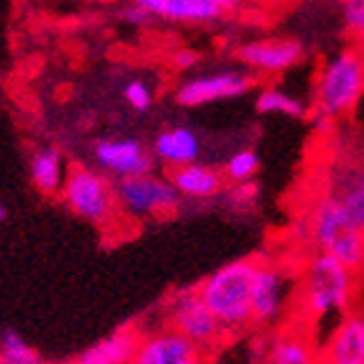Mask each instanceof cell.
<instances>
[{"label":"cell","mask_w":364,"mask_h":364,"mask_svg":"<svg viewBox=\"0 0 364 364\" xmlns=\"http://www.w3.org/2000/svg\"><path fill=\"white\" fill-rule=\"evenodd\" d=\"M328 194L339 201L346 219L354 227L364 230V161L344 166L334 176V188Z\"/></svg>","instance_id":"d6986e66"},{"label":"cell","mask_w":364,"mask_h":364,"mask_svg":"<svg viewBox=\"0 0 364 364\" xmlns=\"http://www.w3.org/2000/svg\"><path fill=\"white\" fill-rule=\"evenodd\" d=\"M323 364H364V314L346 311L318 346Z\"/></svg>","instance_id":"4fadbf2b"},{"label":"cell","mask_w":364,"mask_h":364,"mask_svg":"<svg viewBox=\"0 0 364 364\" xmlns=\"http://www.w3.org/2000/svg\"><path fill=\"white\" fill-rule=\"evenodd\" d=\"M164 323L176 328L201 352H217L219 346L227 341V331L222 323L214 318L209 306L201 301L196 288H183V291L171 293L164 306Z\"/></svg>","instance_id":"8992f818"},{"label":"cell","mask_w":364,"mask_h":364,"mask_svg":"<svg viewBox=\"0 0 364 364\" xmlns=\"http://www.w3.org/2000/svg\"><path fill=\"white\" fill-rule=\"evenodd\" d=\"M6 217V209H3V204H0V219Z\"/></svg>","instance_id":"f546056e"},{"label":"cell","mask_w":364,"mask_h":364,"mask_svg":"<svg viewBox=\"0 0 364 364\" xmlns=\"http://www.w3.org/2000/svg\"><path fill=\"white\" fill-rule=\"evenodd\" d=\"M168 181L173 183L178 196L186 199H214L225 191V176L222 171L204 164H186L178 168H171Z\"/></svg>","instance_id":"ac0fdd59"},{"label":"cell","mask_w":364,"mask_h":364,"mask_svg":"<svg viewBox=\"0 0 364 364\" xmlns=\"http://www.w3.org/2000/svg\"><path fill=\"white\" fill-rule=\"evenodd\" d=\"M227 196V207L235 214H250L257 207V199H260V188L257 183L247 181V183H232L225 191Z\"/></svg>","instance_id":"d4e9b609"},{"label":"cell","mask_w":364,"mask_h":364,"mask_svg":"<svg viewBox=\"0 0 364 364\" xmlns=\"http://www.w3.org/2000/svg\"><path fill=\"white\" fill-rule=\"evenodd\" d=\"M59 196L69 212H74L79 219L90 222L97 230H109L120 219H125L117 207L115 181L92 166H69Z\"/></svg>","instance_id":"277c9868"},{"label":"cell","mask_w":364,"mask_h":364,"mask_svg":"<svg viewBox=\"0 0 364 364\" xmlns=\"http://www.w3.org/2000/svg\"><path fill=\"white\" fill-rule=\"evenodd\" d=\"M257 171H260V158H257V153L250 151V148H240V151H235L227 158L222 176L230 183H247L255 178Z\"/></svg>","instance_id":"7402d4cb"},{"label":"cell","mask_w":364,"mask_h":364,"mask_svg":"<svg viewBox=\"0 0 364 364\" xmlns=\"http://www.w3.org/2000/svg\"><path fill=\"white\" fill-rule=\"evenodd\" d=\"M67 161L64 153L54 146H43L38 151H33L31 156V181L36 186V191H41L43 196H59L61 183L67 178Z\"/></svg>","instance_id":"ffe728a7"},{"label":"cell","mask_w":364,"mask_h":364,"mask_svg":"<svg viewBox=\"0 0 364 364\" xmlns=\"http://www.w3.org/2000/svg\"><path fill=\"white\" fill-rule=\"evenodd\" d=\"M364 97V51L346 46L328 56L316 74L314 112L321 120H334L352 112Z\"/></svg>","instance_id":"3957f363"},{"label":"cell","mask_w":364,"mask_h":364,"mask_svg":"<svg viewBox=\"0 0 364 364\" xmlns=\"http://www.w3.org/2000/svg\"><path fill=\"white\" fill-rule=\"evenodd\" d=\"M117 207L120 214L130 222H148V219H164L178 209L181 196L168 178L156 173H140L133 178L115 181Z\"/></svg>","instance_id":"52a82bcc"},{"label":"cell","mask_w":364,"mask_h":364,"mask_svg":"<svg viewBox=\"0 0 364 364\" xmlns=\"http://www.w3.org/2000/svg\"><path fill=\"white\" fill-rule=\"evenodd\" d=\"M255 77L247 69H219V72L194 74L176 87V102L181 107H204L222 100L242 97L252 90Z\"/></svg>","instance_id":"9c48e42d"},{"label":"cell","mask_w":364,"mask_h":364,"mask_svg":"<svg viewBox=\"0 0 364 364\" xmlns=\"http://www.w3.org/2000/svg\"><path fill=\"white\" fill-rule=\"evenodd\" d=\"M306 56L304 43L293 36H262L242 43L237 59L252 77H280L298 67Z\"/></svg>","instance_id":"30bf717a"},{"label":"cell","mask_w":364,"mask_h":364,"mask_svg":"<svg viewBox=\"0 0 364 364\" xmlns=\"http://www.w3.org/2000/svg\"><path fill=\"white\" fill-rule=\"evenodd\" d=\"M151 21L178 26H209L227 18L219 0H133Z\"/></svg>","instance_id":"5bb4252c"},{"label":"cell","mask_w":364,"mask_h":364,"mask_svg":"<svg viewBox=\"0 0 364 364\" xmlns=\"http://www.w3.org/2000/svg\"><path fill=\"white\" fill-rule=\"evenodd\" d=\"M255 107L260 115H286L293 120H304L309 115V105L283 87H262L257 92Z\"/></svg>","instance_id":"44dd1931"},{"label":"cell","mask_w":364,"mask_h":364,"mask_svg":"<svg viewBox=\"0 0 364 364\" xmlns=\"http://www.w3.org/2000/svg\"><path fill=\"white\" fill-rule=\"evenodd\" d=\"M120 18L125 21V23H130V26H146L148 21H151V18L146 16V11L135 6L133 0H125V3H122V8H120Z\"/></svg>","instance_id":"4316f807"},{"label":"cell","mask_w":364,"mask_h":364,"mask_svg":"<svg viewBox=\"0 0 364 364\" xmlns=\"http://www.w3.org/2000/svg\"><path fill=\"white\" fill-rule=\"evenodd\" d=\"M36 349L18 334V331H3L0 334V364H36Z\"/></svg>","instance_id":"603a6c76"},{"label":"cell","mask_w":364,"mask_h":364,"mask_svg":"<svg viewBox=\"0 0 364 364\" xmlns=\"http://www.w3.org/2000/svg\"><path fill=\"white\" fill-rule=\"evenodd\" d=\"M95 166L112 181L153 171V153L135 138H102L92 148Z\"/></svg>","instance_id":"7c38bea8"},{"label":"cell","mask_w":364,"mask_h":364,"mask_svg":"<svg viewBox=\"0 0 364 364\" xmlns=\"http://www.w3.org/2000/svg\"><path fill=\"white\" fill-rule=\"evenodd\" d=\"M357 296V273L341 265L326 252H314L306 257L293 286V316L298 326H316L331 316L352 311Z\"/></svg>","instance_id":"6da1fadb"},{"label":"cell","mask_w":364,"mask_h":364,"mask_svg":"<svg viewBox=\"0 0 364 364\" xmlns=\"http://www.w3.org/2000/svg\"><path fill=\"white\" fill-rule=\"evenodd\" d=\"M265 364H323L318 346L311 341L304 326H288L267 339Z\"/></svg>","instance_id":"9a60e30c"},{"label":"cell","mask_w":364,"mask_h":364,"mask_svg":"<svg viewBox=\"0 0 364 364\" xmlns=\"http://www.w3.org/2000/svg\"><path fill=\"white\" fill-rule=\"evenodd\" d=\"M36 364H74V362H41V359H38Z\"/></svg>","instance_id":"f1b7e54d"},{"label":"cell","mask_w":364,"mask_h":364,"mask_svg":"<svg viewBox=\"0 0 364 364\" xmlns=\"http://www.w3.org/2000/svg\"><path fill=\"white\" fill-rule=\"evenodd\" d=\"M257 257H240L217 267L196 286L201 301L209 306L227 336L245 334L252 326V273Z\"/></svg>","instance_id":"7a4b0ae2"},{"label":"cell","mask_w":364,"mask_h":364,"mask_svg":"<svg viewBox=\"0 0 364 364\" xmlns=\"http://www.w3.org/2000/svg\"><path fill=\"white\" fill-rule=\"evenodd\" d=\"M296 278L288 273V267L278 260L257 257L255 273H252V326H273L283 318L291 306Z\"/></svg>","instance_id":"ba28073f"},{"label":"cell","mask_w":364,"mask_h":364,"mask_svg":"<svg viewBox=\"0 0 364 364\" xmlns=\"http://www.w3.org/2000/svg\"><path fill=\"white\" fill-rule=\"evenodd\" d=\"M140 339V326L125 323V326L109 331L100 341L87 346L85 352L74 359V364H130L135 346Z\"/></svg>","instance_id":"2e32d148"},{"label":"cell","mask_w":364,"mask_h":364,"mask_svg":"<svg viewBox=\"0 0 364 364\" xmlns=\"http://www.w3.org/2000/svg\"><path fill=\"white\" fill-rule=\"evenodd\" d=\"M122 100L135 112H148L153 107V87L146 79H130L128 85L122 87Z\"/></svg>","instance_id":"484cf974"},{"label":"cell","mask_w":364,"mask_h":364,"mask_svg":"<svg viewBox=\"0 0 364 364\" xmlns=\"http://www.w3.org/2000/svg\"><path fill=\"white\" fill-rule=\"evenodd\" d=\"M336 8L352 46L364 51V0H336Z\"/></svg>","instance_id":"cb8c5ba5"},{"label":"cell","mask_w":364,"mask_h":364,"mask_svg":"<svg viewBox=\"0 0 364 364\" xmlns=\"http://www.w3.org/2000/svg\"><path fill=\"white\" fill-rule=\"evenodd\" d=\"M207 354L194 346L168 323H158L151 328H140V339L135 346L130 364H204Z\"/></svg>","instance_id":"8fae6325"},{"label":"cell","mask_w":364,"mask_h":364,"mask_svg":"<svg viewBox=\"0 0 364 364\" xmlns=\"http://www.w3.org/2000/svg\"><path fill=\"white\" fill-rule=\"evenodd\" d=\"M314 252H326L349 270L364 267V230L354 227L331 194L321 196L306 214Z\"/></svg>","instance_id":"5b68a950"},{"label":"cell","mask_w":364,"mask_h":364,"mask_svg":"<svg viewBox=\"0 0 364 364\" xmlns=\"http://www.w3.org/2000/svg\"><path fill=\"white\" fill-rule=\"evenodd\" d=\"M201 143L199 135L191 128H183V125H173V128H166L156 135L153 140V161L164 164L166 168H178V166L194 164L199 158Z\"/></svg>","instance_id":"e0dca14e"},{"label":"cell","mask_w":364,"mask_h":364,"mask_svg":"<svg viewBox=\"0 0 364 364\" xmlns=\"http://www.w3.org/2000/svg\"><path fill=\"white\" fill-rule=\"evenodd\" d=\"M196 64V54L194 51H188V49H181L173 54V67L176 69H191Z\"/></svg>","instance_id":"83f0119b"}]
</instances>
